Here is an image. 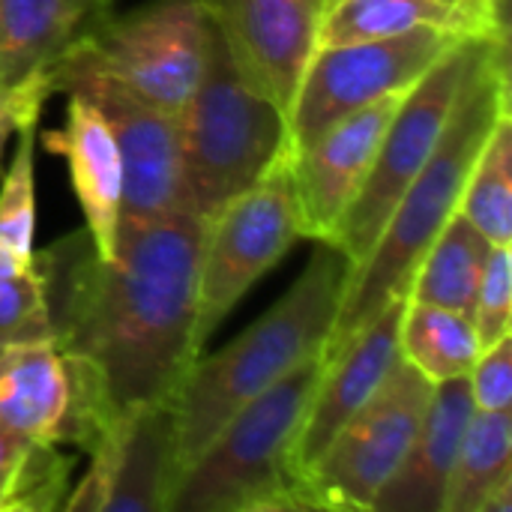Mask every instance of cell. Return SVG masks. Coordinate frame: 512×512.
<instances>
[{"mask_svg": "<svg viewBox=\"0 0 512 512\" xmlns=\"http://www.w3.org/2000/svg\"><path fill=\"white\" fill-rule=\"evenodd\" d=\"M204 219L189 207L120 219L114 252L102 258L84 231L33 249L42 273L54 342L84 357L117 417L171 402L198 345V258Z\"/></svg>", "mask_w": 512, "mask_h": 512, "instance_id": "cell-1", "label": "cell"}, {"mask_svg": "<svg viewBox=\"0 0 512 512\" xmlns=\"http://www.w3.org/2000/svg\"><path fill=\"white\" fill-rule=\"evenodd\" d=\"M504 114H510V48L507 39H483L438 147L402 192L375 246L351 273L324 345V360L360 333L393 297L411 291L420 258L459 210L465 180Z\"/></svg>", "mask_w": 512, "mask_h": 512, "instance_id": "cell-2", "label": "cell"}, {"mask_svg": "<svg viewBox=\"0 0 512 512\" xmlns=\"http://www.w3.org/2000/svg\"><path fill=\"white\" fill-rule=\"evenodd\" d=\"M354 264L333 243H318L300 279L252 327L216 354H201L174 396L177 480L228 417L324 354Z\"/></svg>", "mask_w": 512, "mask_h": 512, "instance_id": "cell-3", "label": "cell"}, {"mask_svg": "<svg viewBox=\"0 0 512 512\" xmlns=\"http://www.w3.org/2000/svg\"><path fill=\"white\" fill-rule=\"evenodd\" d=\"M324 372V354L237 408L174 486L168 512L312 510L294 444Z\"/></svg>", "mask_w": 512, "mask_h": 512, "instance_id": "cell-4", "label": "cell"}, {"mask_svg": "<svg viewBox=\"0 0 512 512\" xmlns=\"http://www.w3.org/2000/svg\"><path fill=\"white\" fill-rule=\"evenodd\" d=\"M186 204L204 222L255 186L288 150V111L258 84L210 12L201 81L180 114Z\"/></svg>", "mask_w": 512, "mask_h": 512, "instance_id": "cell-5", "label": "cell"}, {"mask_svg": "<svg viewBox=\"0 0 512 512\" xmlns=\"http://www.w3.org/2000/svg\"><path fill=\"white\" fill-rule=\"evenodd\" d=\"M210 45L207 0H150L123 15L108 12L66 54L111 75L147 102L183 114Z\"/></svg>", "mask_w": 512, "mask_h": 512, "instance_id": "cell-6", "label": "cell"}, {"mask_svg": "<svg viewBox=\"0 0 512 512\" xmlns=\"http://www.w3.org/2000/svg\"><path fill=\"white\" fill-rule=\"evenodd\" d=\"M303 237L291 150L207 222L198 258V345L204 348L246 291Z\"/></svg>", "mask_w": 512, "mask_h": 512, "instance_id": "cell-7", "label": "cell"}, {"mask_svg": "<svg viewBox=\"0 0 512 512\" xmlns=\"http://www.w3.org/2000/svg\"><path fill=\"white\" fill-rule=\"evenodd\" d=\"M480 42L483 39H462L411 90L402 93L384 129L375 165L363 189L357 192L354 204L348 207L333 237L327 240L336 249H342L354 267L375 246L402 192L408 189V183L420 174V168L438 147L444 126L450 120V111L456 105V96L474 66Z\"/></svg>", "mask_w": 512, "mask_h": 512, "instance_id": "cell-8", "label": "cell"}, {"mask_svg": "<svg viewBox=\"0 0 512 512\" xmlns=\"http://www.w3.org/2000/svg\"><path fill=\"white\" fill-rule=\"evenodd\" d=\"M465 36L423 27L390 39L318 45L288 108L291 150H303L336 120L411 90Z\"/></svg>", "mask_w": 512, "mask_h": 512, "instance_id": "cell-9", "label": "cell"}, {"mask_svg": "<svg viewBox=\"0 0 512 512\" xmlns=\"http://www.w3.org/2000/svg\"><path fill=\"white\" fill-rule=\"evenodd\" d=\"M432 396V381L399 360L384 387L336 432L303 474L312 510H375L405 462Z\"/></svg>", "mask_w": 512, "mask_h": 512, "instance_id": "cell-10", "label": "cell"}, {"mask_svg": "<svg viewBox=\"0 0 512 512\" xmlns=\"http://www.w3.org/2000/svg\"><path fill=\"white\" fill-rule=\"evenodd\" d=\"M54 90L87 96L105 117L123 168L120 219H153L186 204L180 114L165 111L111 75L60 51L51 63Z\"/></svg>", "mask_w": 512, "mask_h": 512, "instance_id": "cell-11", "label": "cell"}, {"mask_svg": "<svg viewBox=\"0 0 512 512\" xmlns=\"http://www.w3.org/2000/svg\"><path fill=\"white\" fill-rule=\"evenodd\" d=\"M114 420L108 393L84 357L54 339L0 351V429L90 453Z\"/></svg>", "mask_w": 512, "mask_h": 512, "instance_id": "cell-12", "label": "cell"}, {"mask_svg": "<svg viewBox=\"0 0 512 512\" xmlns=\"http://www.w3.org/2000/svg\"><path fill=\"white\" fill-rule=\"evenodd\" d=\"M90 468L69 489L66 512H168L177 486L174 405L153 402L117 417L87 453Z\"/></svg>", "mask_w": 512, "mask_h": 512, "instance_id": "cell-13", "label": "cell"}, {"mask_svg": "<svg viewBox=\"0 0 512 512\" xmlns=\"http://www.w3.org/2000/svg\"><path fill=\"white\" fill-rule=\"evenodd\" d=\"M402 96L378 99L324 129L303 150H291L294 192L300 204L303 237L327 243L363 189L384 129Z\"/></svg>", "mask_w": 512, "mask_h": 512, "instance_id": "cell-14", "label": "cell"}, {"mask_svg": "<svg viewBox=\"0 0 512 512\" xmlns=\"http://www.w3.org/2000/svg\"><path fill=\"white\" fill-rule=\"evenodd\" d=\"M405 306L408 294L393 297L360 333H354L333 357L324 360L321 381L294 444V468L300 480L336 438V432L384 387L390 372L399 366V327Z\"/></svg>", "mask_w": 512, "mask_h": 512, "instance_id": "cell-15", "label": "cell"}, {"mask_svg": "<svg viewBox=\"0 0 512 512\" xmlns=\"http://www.w3.org/2000/svg\"><path fill=\"white\" fill-rule=\"evenodd\" d=\"M207 6L243 66L288 111L321 45L330 0H207Z\"/></svg>", "mask_w": 512, "mask_h": 512, "instance_id": "cell-16", "label": "cell"}, {"mask_svg": "<svg viewBox=\"0 0 512 512\" xmlns=\"http://www.w3.org/2000/svg\"><path fill=\"white\" fill-rule=\"evenodd\" d=\"M66 96V120L60 129H48L42 135V147L66 162L72 192L84 213V228L96 252L111 258L123 204L120 153L99 108L81 93Z\"/></svg>", "mask_w": 512, "mask_h": 512, "instance_id": "cell-17", "label": "cell"}, {"mask_svg": "<svg viewBox=\"0 0 512 512\" xmlns=\"http://www.w3.org/2000/svg\"><path fill=\"white\" fill-rule=\"evenodd\" d=\"M474 411L468 375L432 384L417 438L372 512H444L456 453Z\"/></svg>", "mask_w": 512, "mask_h": 512, "instance_id": "cell-18", "label": "cell"}, {"mask_svg": "<svg viewBox=\"0 0 512 512\" xmlns=\"http://www.w3.org/2000/svg\"><path fill=\"white\" fill-rule=\"evenodd\" d=\"M117 0H0V87L48 66Z\"/></svg>", "mask_w": 512, "mask_h": 512, "instance_id": "cell-19", "label": "cell"}, {"mask_svg": "<svg viewBox=\"0 0 512 512\" xmlns=\"http://www.w3.org/2000/svg\"><path fill=\"white\" fill-rule=\"evenodd\" d=\"M492 243L456 210L420 258L408 297L471 315Z\"/></svg>", "mask_w": 512, "mask_h": 512, "instance_id": "cell-20", "label": "cell"}, {"mask_svg": "<svg viewBox=\"0 0 512 512\" xmlns=\"http://www.w3.org/2000/svg\"><path fill=\"white\" fill-rule=\"evenodd\" d=\"M423 27L453 30L465 39H483L450 0H330L321 24V45L390 39Z\"/></svg>", "mask_w": 512, "mask_h": 512, "instance_id": "cell-21", "label": "cell"}, {"mask_svg": "<svg viewBox=\"0 0 512 512\" xmlns=\"http://www.w3.org/2000/svg\"><path fill=\"white\" fill-rule=\"evenodd\" d=\"M399 351L423 378L441 384L471 372L480 354V339L471 315L408 297L399 327Z\"/></svg>", "mask_w": 512, "mask_h": 512, "instance_id": "cell-22", "label": "cell"}, {"mask_svg": "<svg viewBox=\"0 0 512 512\" xmlns=\"http://www.w3.org/2000/svg\"><path fill=\"white\" fill-rule=\"evenodd\" d=\"M512 477V411H474L450 474L444 512H483L498 483Z\"/></svg>", "mask_w": 512, "mask_h": 512, "instance_id": "cell-23", "label": "cell"}, {"mask_svg": "<svg viewBox=\"0 0 512 512\" xmlns=\"http://www.w3.org/2000/svg\"><path fill=\"white\" fill-rule=\"evenodd\" d=\"M459 213L492 246H512V114H504L486 138L465 180Z\"/></svg>", "mask_w": 512, "mask_h": 512, "instance_id": "cell-24", "label": "cell"}, {"mask_svg": "<svg viewBox=\"0 0 512 512\" xmlns=\"http://www.w3.org/2000/svg\"><path fill=\"white\" fill-rule=\"evenodd\" d=\"M72 459L57 444L30 441L6 465L3 512H54L63 510L69 495Z\"/></svg>", "mask_w": 512, "mask_h": 512, "instance_id": "cell-25", "label": "cell"}, {"mask_svg": "<svg viewBox=\"0 0 512 512\" xmlns=\"http://www.w3.org/2000/svg\"><path fill=\"white\" fill-rule=\"evenodd\" d=\"M36 123L18 129V144L0 180V243L33 255L36 237Z\"/></svg>", "mask_w": 512, "mask_h": 512, "instance_id": "cell-26", "label": "cell"}, {"mask_svg": "<svg viewBox=\"0 0 512 512\" xmlns=\"http://www.w3.org/2000/svg\"><path fill=\"white\" fill-rule=\"evenodd\" d=\"M54 321L48 294L36 264L27 270L0 276V351L15 345L51 342Z\"/></svg>", "mask_w": 512, "mask_h": 512, "instance_id": "cell-27", "label": "cell"}, {"mask_svg": "<svg viewBox=\"0 0 512 512\" xmlns=\"http://www.w3.org/2000/svg\"><path fill=\"white\" fill-rule=\"evenodd\" d=\"M471 321L480 348L512 336V246H492L474 294Z\"/></svg>", "mask_w": 512, "mask_h": 512, "instance_id": "cell-28", "label": "cell"}, {"mask_svg": "<svg viewBox=\"0 0 512 512\" xmlns=\"http://www.w3.org/2000/svg\"><path fill=\"white\" fill-rule=\"evenodd\" d=\"M468 387L477 411H510L512 408V336L480 348Z\"/></svg>", "mask_w": 512, "mask_h": 512, "instance_id": "cell-29", "label": "cell"}, {"mask_svg": "<svg viewBox=\"0 0 512 512\" xmlns=\"http://www.w3.org/2000/svg\"><path fill=\"white\" fill-rule=\"evenodd\" d=\"M51 93H57V90H54L48 66H39V69L27 72L24 78H18L15 84L0 87V153L6 147V141L12 135H18V129L39 123L42 105L48 102Z\"/></svg>", "mask_w": 512, "mask_h": 512, "instance_id": "cell-30", "label": "cell"}, {"mask_svg": "<svg viewBox=\"0 0 512 512\" xmlns=\"http://www.w3.org/2000/svg\"><path fill=\"white\" fill-rule=\"evenodd\" d=\"M483 39H507V0H450Z\"/></svg>", "mask_w": 512, "mask_h": 512, "instance_id": "cell-31", "label": "cell"}, {"mask_svg": "<svg viewBox=\"0 0 512 512\" xmlns=\"http://www.w3.org/2000/svg\"><path fill=\"white\" fill-rule=\"evenodd\" d=\"M33 264V255H24L6 243H0V276H9V273H18V270H27Z\"/></svg>", "mask_w": 512, "mask_h": 512, "instance_id": "cell-32", "label": "cell"}, {"mask_svg": "<svg viewBox=\"0 0 512 512\" xmlns=\"http://www.w3.org/2000/svg\"><path fill=\"white\" fill-rule=\"evenodd\" d=\"M27 444H30V441H24V438L12 435V432H6V429H0V468L9 465Z\"/></svg>", "mask_w": 512, "mask_h": 512, "instance_id": "cell-33", "label": "cell"}]
</instances>
